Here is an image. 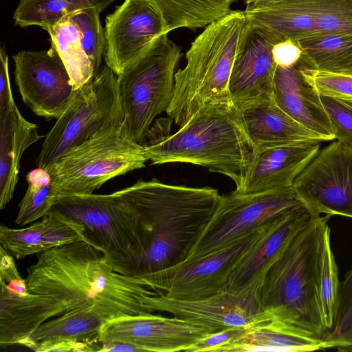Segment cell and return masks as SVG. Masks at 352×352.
<instances>
[{"mask_svg":"<svg viewBox=\"0 0 352 352\" xmlns=\"http://www.w3.org/2000/svg\"><path fill=\"white\" fill-rule=\"evenodd\" d=\"M101 345H93L84 342L76 340H65L56 342H52L43 344H36L31 348V350L36 352L49 351H93L100 349Z\"/></svg>","mask_w":352,"mask_h":352,"instance_id":"cell-41","label":"cell"},{"mask_svg":"<svg viewBox=\"0 0 352 352\" xmlns=\"http://www.w3.org/2000/svg\"><path fill=\"white\" fill-rule=\"evenodd\" d=\"M142 302L153 311L173 316L210 328L214 333L252 322L260 311L258 300L227 292L199 300L168 298L162 294L148 296Z\"/></svg>","mask_w":352,"mask_h":352,"instance_id":"cell-18","label":"cell"},{"mask_svg":"<svg viewBox=\"0 0 352 352\" xmlns=\"http://www.w3.org/2000/svg\"><path fill=\"white\" fill-rule=\"evenodd\" d=\"M248 23L275 43L352 33V0H270L246 6Z\"/></svg>","mask_w":352,"mask_h":352,"instance_id":"cell-10","label":"cell"},{"mask_svg":"<svg viewBox=\"0 0 352 352\" xmlns=\"http://www.w3.org/2000/svg\"><path fill=\"white\" fill-rule=\"evenodd\" d=\"M299 65L304 78L320 96L352 100V73L317 70L305 67L300 63Z\"/></svg>","mask_w":352,"mask_h":352,"instance_id":"cell-37","label":"cell"},{"mask_svg":"<svg viewBox=\"0 0 352 352\" xmlns=\"http://www.w3.org/2000/svg\"><path fill=\"white\" fill-rule=\"evenodd\" d=\"M335 139L352 147V100L320 96Z\"/></svg>","mask_w":352,"mask_h":352,"instance_id":"cell-38","label":"cell"},{"mask_svg":"<svg viewBox=\"0 0 352 352\" xmlns=\"http://www.w3.org/2000/svg\"><path fill=\"white\" fill-rule=\"evenodd\" d=\"M135 208L146 223L148 246L137 275L184 262L218 208L223 195L211 187L140 180L113 192Z\"/></svg>","mask_w":352,"mask_h":352,"instance_id":"cell-2","label":"cell"},{"mask_svg":"<svg viewBox=\"0 0 352 352\" xmlns=\"http://www.w3.org/2000/svg\"><path fill=\"white\" fill-rule=\"evenodd\" d=\"M66 312L65 305L34 294H12L1 287L0 346H24L44 322Z\"/></svg>","mask_w":352,"mask_h":352,"instance_id":"cell-23","label":"cell"},{"mask_svg":"<svg viewBox=\"0 0 352 352\" xmlns=\"http://www.w3.org/2000/svg\"><path fill=\"white\" fill-rule=\"evenodd\" d=\"M14 81L23 102L38 116L58 119L79 91L56 49L21 50L12 56Z\"/></svg>","mask_w":352,"mask_h":352,"instance_id":"cell-14","label":"cell"},{"mask_svg":"<svg viewBox=\"0 0 352 352\" xmlns=\"http://www.w3.org/2000/svg\"><path fill=\"white\" fill-rule=\"evenodd\" d=\"M99 351H142L139 348L122 342H104L101 343Z\"/></svg>","mask_w":352,"mask_h":352,"instance_id":"cell-43","label":"cell"},{"mask_svg":"<svg viewBox=\"0 0 352 352\" xmlns=\"http://www.w3.org/2000/svg\"><path fill=\"white\" fill-rule=\"evenodd\" d=\"M273 94L278 106L323 141L335 140L333 131L318 91L294 66H276Z\"/></svg>","mask_w":352,"mask_h":352,"instance_id":"cell-22","label":"cell"},{"mask_svg":"<svg viewBox=\"0 0 352 352\" xmlns=\"http://www.w3.org/2000/svg\"><path fill=\"white\" fill-rule=\"evenodd\" d=\"M105 64L117 75L143 56L166 33L152 0H124L106 17Z\"/></svg>","mask_w":352,"mask_h":352,"instance_id":"cell-15","label":"cell"},{"mask_svg":"<svg viewBox=\"0 0 352 352\" xmlns=\"http://www.w3.org/2000/svg\"><path fill=\"white\" fill-rule=\"evenodd\" d=\"M276 44L249 23L232 68L228 91L235 107L273 94L276 65L272 50Z\"/></svg>","mask_w":352,"mask_h":352,"instance_id":"cell-19","label":"cell"},{"mask_svg":"<svg viewBox=\"0 0 352 352\" xmlns=\"http://www.w3.org/2000/svg\"><path fill=\"white\" fill-rule=\"evenodd\" d=\"M15 104L9 73L8 56L4 47L0 51V114Z\"/></svg>","mask_w":352,"mask_h":352,"instance_id":"cell-40","label":"cell"},{"mask_svg":"<svg viewBox=\"0 0 352 352\" xmlns=\"http://www.w3.org/2000/svg\"><path fill=\"white\" fill-rule=\"evenodd\" d=\"M165 23L166 33L178 28L206 27L231 10L236 0H152Z\"/></svg>","mask_w":352,"mask_h":352,"instance_id":"cell-28","label":"cell"},{"mask_svg":"<svg viewBox=\"0 0 352 352\" xmlns=\"http://www.w3.org/2000/svg\"><path fill=\"white\" fill-rule=\"evenodd\" d=\"M28 188L19 204L15 223L25 226L43 218L52 210L58 189L50 173L36 168L26 175Z\"/></svg>","mask_w":352,"mask_h":352,"instance_id":"cell-31","label":"cell"},{"mask_svg":"<svg viewBox=\"0 0 352 352\" xmlns=\"http://www.w3.org/2000/svg\"><path fill=\"white\" fill-rule=\"evenodd\" d=\"M248 25L244 11H232L207 25L192 42L185 55V67L175 74L173 96L166 111L177 126H184L208 104H232L229 79Z\"/></svg>","mask_w":352,"mask_h":352,"instance_id":"cell-5","label":"cell"},{"mask_svg":"<svg viewBox=\"0 0 352 352\" xmlns=\"http://www.w3.org/2000/svg\"><path fill=\"white\" fill-rule=\"evenodd\" d=\"M340 285L338 267L331 248L330 228L327 226L322 247L320 298L324 323L329 333L334 324Z\"/></svg>","mask_w":352,"mask_h":352,"instance_id":"cell-34","label":"cell"},{"mask_svg":"<svg viewBox=\"0 0 352 352\" xmlns=\"http://www.w3.org/2000/svg\"><path fill=\"white\" fill-rule=\"evenodd\" d=\"M107 320L93 311H67L41 324L24 346L65 340H76L98 345V337Z\"/></svg>","mask_w":352,"mask_h":352,"instance_id":"cell-26","label":"cell"},{"mask_svg":"<svg viewBox=\"0 0 352 352\" xmlns=\"http://www.w3.org/2000/svg\"><path fill=\"white\" fill-rule=\"evenodd\" d=\"M352 351V269L340 285L334 324L322 343V349Z\"/></svg>","mask_w":352,"mask_h":352,"instance_id":"cell-33","label":"cell"},{"mask_svg":"<svg viewBox=\"0 0 352 352\" xmlns=\"http://www.w3.org/2000/svg\"><path fill=\"white\" fill-rule=\"evenodd\" d=\"M167 34L160 36L143 56L118 75L124 124L140 144L155 118L166 112L173 96L175 69L182 52Z\"/></svg>","mask_w":352,"mask_h":352,"instance_id":"cell-8","label":"cell"},{"mask_svg":"<svg viewBox=\"0 0 352 352\" xmlns=\"http://www.w3.org/2000/svg\"><path fill=\"white\" fill-rule=\"evenodd\" d=\"M52 209L82 223L88 242L109 256L115 271L136 276L148 246L146 223L132 206L113 193L58 196Z\"/></svg>","mask_w":352,"mask_h":352,"instance_id":"cell-6","label":"cell"},{"mask_svg":"<svg viewBox=\"0 0 352 352\" xmlns=\"http://www.w3.org/2000/svg\"><path fill=\"white\" fill-rule=\"evenodd\" d=\"M42 219L45 222L43 252L78 241L88 242L85 226L64 213L52 209Z\"/></svg>","mask_w":352,"mask_h":352,"instance_id":"cell-36","label":"cell"},{"mask_svg":"<svg viewBox=\"0 0 352 352\" xmlns=\"http://www.w3.org/2000/svg\"><path fill=\"white\" fill-rule=\"evenodd\" d=\"M124 120L118 75L105 65L94 77L91 90L79 91L56 119L42 144L36 160L37 168L48 169L69 149Z\"/></svg>","mask_w":352,"mask_h":352,"instance_id":"cell-9","label":"cell"},{"mask_svg":"<svg viewBox=\"0 0 352 352\" xmlns=\"http://www.w3.org/2000/svg\"><path fill=\"white\" fill-rule=\"evenodd\" d=\"M292 187L314 216L352 218V147L336 140L319 151Z\"/></svg>","mask_w":352,"mask_h":352,"instance_id":"cell-13","label":"cell"},{"mask_svg":"<svg viewBox=\"0 0 352 352\" xmlns=\"http://www.w3.org/2000/svg\"><path fill=\"white\" fill-rule=\"evenodd\" d=\"M322 349V344L294 333L259 311L255 318L244 325L241 336L225 346L228 351H311Z\"/></svg>","mask_w":352,"mask_h":352,"instance_id":"cell-25","label":"cell"},{"mask_svg":"<svg viewBox=\"0 0 352 352\" xmlns=\"http://www.w3.org/2000/svg\"><path fill=\"white\" fill-rule=\"evenodd\" d=\"M213 333L210 328L198 323L149 314L106 321L98 342L126 343L142 351L187 352L198 341Z\"/></svg>","mask_w":352,"mask_h":352,"instance_id":"cell-16","label":"cell"},{"mask_svg":"<svg viewBox=\"0 0 352 352\" xmlns=\"http://www.w3.org/2000/svg\"><path fill=\"white\" fill-rule=\"evenodd\" d=\"M272 53L277 66L289 67L299 62L302 50L296 41L288 39L274 44Z\"/></svg>","mask_w":352,"mask_h":352,"instance_id":"cell-39","label":"cell"},{"mask_svg":"<svg viewBox=\"0 0 352 352\" xmlns=\"http://www.w3.org/2000/svg\"><path fill=\"white\" fill-rule=\"evenodd\" d=\"M147 161L142 145L122 123L69 149L46 170L54 181L58 196L90 194L117 176L144 168Z\"/></svg>","mask_w":352,"mask_h":352,"instance_id":"cell-7","label":"cell"},{"mask_svg":"<svg viewBox=\"0 0 352 352\" xmlns=\"http://www.w3.org/2000/svg\"><path fill=\"white\" fill-rule=\"evenodd\" d=\"M116 0H20L13 14L15 25L45 30L70 14L91 7L101 12Z\"/></svg>","mask_w":352,"mask_h":352,"instance_id":"cell-30","label":"cell"},{"mask_svg":"<svg viewBox=\"0 0 352 352\" xmlns=\"http://www.w3.org/2000/svg\"><path fill=\"white\" fill-rule=\"evenodd\" d=\"M314 217L304 206L267 226L243 254L229 276L224 292L258 301L270 267L294 236Z\"/></svg>","mask_w":352,"mask_h":352,"instance_id":"cell-17","label":"cell"},{"mask_svg":"<svg viewBox=\"0 0 352 352\" xmlns=\"http://www.w3.org/2000/svg\"><path fill=\"white\" fill-rule=\"evenodd\" d=\"M303 205L292 186L255 194L234 191L222 200L184 261L199 258Z\"/></svg>","mask_w":352,"mask_h":352,"instance_id":"cell-11","label":"cell"},{"mask_svg":"<svg viewBox=\"0 0 352 352\" xmlns=\"http://www.w3.org/2000/svg\"><path fill=\"white\" fill-rule=\"evenodd\" d=\"M101 12L98 8L91 7L67 16L79 31L81 44L91 63L94 77L102 67L106 47L104 29L100 20Z\"/></svg>","mask_w":352,"mask_h":352,"instance_id":"cell-32","label":"cell"},{"mask_svg":"<svg viewBox=\"0 0 352 352\" xmlns=\"http://www.w3.org/2000/svg\"><path fill=\"white\" fill-rule=\"evenodd\" d=\"M52 45L62 59L76 91L91 90L94 78L91 63L85 54L76 26L67 17L50 28Z\"/></svg>","mask_w":352,"mask_h":352,"instance_id":"cell-29","label":"cell"},{"mask_svg":"<svg viewBox=\"0 0 352 352\" xmlns=\"http://www.w3.org/2000/svg\"><path fill=\"white\" fill-rule=\"evenodd\" d=\"M304 67L336 73H352V33H333L296 41Z\"/></svg>","mask_w":352,"mask_h":352,"instance_id":"cell-27","label":"cell"},{"mask_svg":"<svg viewBox=\"0 0 352 352\" xmlns=\"http://www.w3.org/2000/svg\"><path fill=\"white\" fill-rule=\"evenodd\" d=\"M0 281L8 282L21 277L13 256L2 246L0 247Z\"/></svg>","mask_w":352,"mask_h":352,"instance_id":"cell-42","label":"cell"},{"mask_svg":"<svg viewBox=\"0 0 352 352\" xmlns=\"http://www.w3.org/2000/svg\"><path fill=\"white\" fill-rule=\"evenodd\" d=\"M38 126L27 120L15 104L0 114V209L12 199L25 151L43 135Z\"/></svg>","mask_w":352,"mask_h":352,"instance_id":"cell-24","label":"cell"},{"mask_svg":"<svg viewBox=\"0 0 352 352\" xmlns=\"http://www.w3.org/2000/svg\"><path fill=\"white\" fill-rule=\"evenodd\" d=\"M270 1V0H244V2L246 4V6H248V5L258 3L265 2V1Z\"/></svg>","mask_w":352,"mask_h":352,"instance_id":"cell-44","label":"cell"},{"mask_svg":"<svg viewBox=\"0 0 352 352\" xmlns=\"http://www.w3.org/2000/svg\"><path fill=\"white\" fill-rule=\"evenodd\" d=\"M331 216L314 217L270 267L259 309L287 331L320 342L329 335L320 298L322 247Z\"/></svg>","mask_w":352,"mask_h":352,"instance_id":"cell-3","label":"cell"},{"mask_svg":"<svg viewBox=\"0 0 352 352\" xmlns=\"http://www.w3.org/2000/svg\"><path fill=\"white\" fill-rule=\"evenodd\" d=\"M45 222L43 219L23 228L0 226V243L17 259L43 252Z\"/></svg>","mask_w":352,"mask_h":352,"instance_id":"cell-35","label":"cell"},{"mask_svg":"<svg viewBox=\"0 0 352 352\" xmlns=\"http://www.w3.org/2000/svg\"><path fill=\"white\" fill-rule=\"evenodd\" d=\"M267 225L199 258L137 276L158 294L171 298L194 300L216 295L224 292L234 265Z\"/></svg>","mask_w":352,"mask_h":352,"instance_id":"cell-12","label":"cell"},{"mask_svg":"<svg viewBox=\"0 0 352 352\" xmlns=\"http://www.w3.org/2000/svg\"><path fill=\"white\" fill-rule=\"evenodd\" d=\"M243 129L256 152L274 146L322 142L277 104L274 94L265 95L236 107Z\"/></svg>","mask_w":352,"mask_h":352,"instance_id":"cell-21","label":"cell"},{"mask_svg":"<svg viewBox=\"0 0 352 352\" xmlns=\"http://www.w3.org/2000/svg\"><path fill=\"white\" fill-rule=\"evenodd\" d=\"M141 144L151 164L201 166L229 177L236 188L256 153L230 103L203 106L173 134H164L156 122Z\"/></svg>","mask_w":352,"mask_h":352,"instance_id":"cell-4","label":"cell"},{"mask_svg":"<svg viewBox=\"0 0 352 352\" xmlns=\"http://www.w3.org/2000/svg\"><path fill=\"white\" fill-rule=\"evenodd\" d=\"M321 142H305L256 152L243 181L234 192L255 194L292 186L318 153Z\"/></svg>","mask_w":352,"mask_h":352,"instance_id":"cell-20","label":"cell"},{"mask_svg":"<svg viewBox=\"0 0 352 352\" xmlns=\"http://www.w3.org/2000/svg\"><path fill=\"white\" fill-rule=\"evenodd\" d=\"M30 292L51 298L67 311H93L109 320L154 311L142 302L158 294L137 276L114 270L108 255L78 241L44 251L27 269Z\"/></svg>","mask_w":352,"mask_h":352,"instance_id":"cell-1","label":"cell"}]
</instances>
